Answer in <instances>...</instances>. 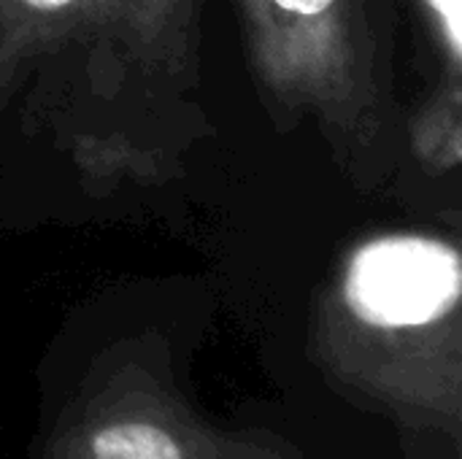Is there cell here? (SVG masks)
<instances>
[{
    "mask_svg": "<svg viewBox=\"0 0 462 459\" xmlns=\"http://www.w3.org/2000/svg\"><path fill=\"white\" fill-rule=\"evenodd\" d=\"M179 0H0V54L14 68L19 54L57 46L81 24H122L130 46H157L179 27ZM5 68V73H8Z\"/></svg>",
    "mask_w": 462,
    "mask_h": 459,
    "instance_id": "obj_3",
    "label": "cell"
},
{
    "mask_svg": "<svg viewBox=\"0 0 462 459\" xmlns=\"http://www.w3.org/2000/svg\"><path fill=\"white\" fill-rule=\"evenodd\" d=\"M462 103L457 81L441 89L411 122V143L417 157H422L436 170H455L462 157Z\"/></svg>",
    "mask_w": 462,
    "mask_h": 459,
    "instance_id": "obj_5",
    "label": "cell"
},
{
    "mask_svg": "<svg viewBox=\"0 0 462 459\" xmlns=\"http://www.w3.org/2000/svg\"><path fill=\"white\" fill-rule=\"evenodd\" d=\"M246 51L263 87L355 130L376 108L365 0H238Z\"/></svg>",
    "mask_w": 462,
    "mask_h": 459,
    "instance_id": "obj_2",
    "label": "cell"
},
{
    "mask_svg": "<svg viewBox=\"0 0 462 459\" xmlns=\"http://www.w3.org/2000/svg\"><path fill=\"white\" fill-rule=\"evenodd\" d=\"M422 5L447 54L452 81H457L462 68V0H422Z\"/></svg>",
    "mask_w": 462,
    "mask_h": 459,
    "instance_id": "obj_6",
    "label": "cell"
},
{
    "mask_svg": "<svg viewBox=\"0 0 462 459\" xmlns=\"http://www.w3.org/2000/svg\"><path fill=\"white\" fill-rule=\"evenodd\" d=\"M462 265L455 243L393 233L360 243L319 311L322 349L357 379L425 371L460 400Z\"/></svg>",
    "mask_w": 462,
    "mask_h": 459,
    "instance_id": "obj_1",
    "label": "cell"
},
{
    "mask_svg": "<svg viewBox=\"0 0 462 459\" xmlns=\"http://www.w3.org/2000/svg\"><path fill=\"white\" fill-rule=\"evenodd\" d=\"M76 459H206L179 425L149 417H106L76 438Z\"/></svg>",
    "mask_w": 462,
    "mask_h": 459,
    "instance_id": "obj_4",
    "label": "cell"
}]
</instances>
